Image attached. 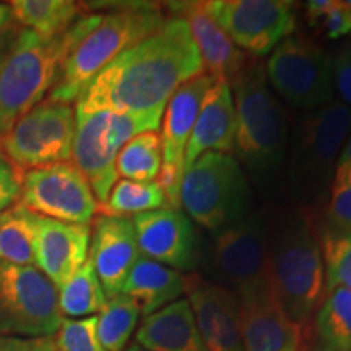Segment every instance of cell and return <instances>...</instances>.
I'll return each instance as SVG.
<instances>
[{"mask_svg":"<svg viewBox=\"0 0 351 351\" xmlns=\"http://www.w3.org/2000/svg\"><path fill=\"white\" fill-rule=\"evenodd\" d=\"M215 78L202 73L179 88L166 104L163 112V132H161V166L158 184L163 189L168 207L181 210V182L184 171V156L194 129L199 111L207 91L212 88Z\"/></svg>","mask_w":351,"mask_h":351,"instance_id":"9a60e30c","label":"cell"},{"mask_svg":"<svg viewBox=\"0 0 351 351\" xmlns=\"http://www.w3.org/2000/svg\"><path fill=\"white\" fill-rule=\"evenodd\" d=\"M168 207L166 195L156 181L135 182L129 179H121L114 184L109 192L106 204L99 207V215L106 217H127L153 212Z\"/></svg>","mask_w":351,"mask_h":351,"instance_id":"f546056e","label":"cell"},{"mask_svg":"<svg viewBox=\"0 0 351 351\" xmlns=\"http://www.w3.org/2000/svg\"><path fill=\"white\" fill-rule=\"evenodd\" d=\"M204 5L236 46L256 57L270 54L296 28V3L288 0H212Z\"/></svg>","mask_w":351,"mask_h":351,"instance_id":"4fadbf2b","label":"cell"},{"mask_svg":"<svg viewBox=\"0 0 351 351\" xmlns=\"http://www.w3.org/2000/svg\"><path fill=\"white\" fill-rule=\"evenodd\" d=\"M135 339L148 351H207L186 298L147 315Z\"/></svg>","mask_w":351,"mask_h":351,"instance_id":"603a6c76","label":"cell"},{"mask_svg":"<svg viewBox=\"0 0 351 351\" xmlns=\"http://www.w3.org/2000/svg\"><path fill=\"white\" fill-rule=\"evenodd\" d=\"M90 243V258L104 295L108 300L121 295L127 275L142 256L132 218L99 215Z\"/></svg>","mask_w":351,"mask_h":351,"instance_id":"d6986e66","label":"cell"},{"mask_svg":"<svg viewBox=\"0 0 351 351\" xmlns=\"http://www.w3.org/2000/svg\"><path fill=\"white\" fill-rule=\"evenodd\" d=\"M39 215L16 205L0 215V262L34 267V239Z\"/></svg>","mask_w":351,"mask_h":351,"instance_id":"484cf974","label":"cell"},{"mask_svg":"<svg viewBox=\"0 0 351 351\" xmlns=\"http://www.w3.org/2000/svg\"><path fill=\"white\" fill-rule=\"evenodd\" d=\"M54 337L57 351H106L96 333V315L62 320Z\"/></svg>","mask_w":351,"mask_h":351,"instance_id":"d6a6232c","label":"cell"},{"mask_svg":"<svg viewBox=\"0 0 351 351\" xmlns=\"http://www.w3.org/2000/svg\"><path fill=\"white\" fill-rule=\"evenodd\" d=\"M326 295L335 288L351 289V230L332 231L324 228L320 234Z\"/></svg>","mask_w":351,"mask_h":351,"instance_id":"1f68e13d","label":"cell"},{"mask_svg":"<svg viewBox=\"0 0 351 351\" xmlns=\"http://www.w3.org/2000/svg\"><path fill=\"white\" fill-rule=\"evenodd\" d=\"M90 225H72L39 217L34 267L59 289L88 258Z\"/></svg>","mask_w":351,"mask_h":351,"instance_id":"ffe728a7","label":"cell"},{"mask_svg":"<svg viewBox=\"0 0 351 351\" xmlns=\"http://www.w3.org/2000/svg\"><path fill=\"white\" fill-rule=\"evenodd\" d=\"M169 8L178 12L179 19L187 23L204 64V73L231 85V82L249 64V56L215 23L205 10L204 2L169 3Z\"/></svg>","mask_w":351,"mask_h":351,"instance_id":"44dd1931","label":"cell"},{"mask_svg":"<svg viewBox=\"0 0 351 351\" xmlns=\"http://www.w3.org/2000/svg\"><path fill=\"white\" fill-rule=\"evenodd\" d=\"M267 80L295 108L313 111L333 101L332 59L301 36H288L271 52Z\"/></svg>","mask_w":351,"mask_h":351,"instance_id":"7c38bea8","label":"cell"},{"mask_svg":"<svg viewBox=\"0 0 351 351\" xmlns=\"http://www.w3.org/2000/svg\"><path fill=\"white\" fill-rule=\"evenodd\" d=\"M125 351H148V350H145L143 346H140L138 343H134V345H130Z\"/></svg>","mask_w":351,"mask_h":351,"instance_id":"ee69618b","label":"cell"},{"mask_svg":"<svg viewBox=\"0 0 351 351\" xmlns=\"http://www.w3.org/2000/svg\"><path fill=\"white\" fill-rule=\"evenodd\" d=\"M238 300L244 351H302L307 327L285 313L274 289Z\"/></svg>","mask_w":351,"mask_h":351,"instance_id":"ac0fdd59","label":"cell"},{"mask_svg":"<svg viewBox=\"0 0 351 351\" xmlns=\"http://www.w3.org/2000/svg\"><path fill=\"white\" fill-rule=\"evenodd\" d=\"M163 166L161 137L158 132H143L129 140L116 160L117 176L135 182H153Z\"/></svg>","mask_w":351,"mask_h":351,"instance_id":"f1b7e54d","label":"cell"},{"mask_svg":"<svg viewBox=\"0 0 351 351\" xmlns=\"http://www.w3.org/2000/svg\"><path fill=\"white\" fill-rule=\"evenodd\" d=\"M270 276L275 298L289 317L307 327L326 298L320 238L306 208L283 215L270 230Z\"/></svg>","mask_w":351,"mask_h":351,"instance_id":"277c9868","label":"cell"},{"mask_svg":"<svg viewBox=\"0 0 351 351\" xmlns=\"http://www.w3.org/2000/svg\"><path fill=\"white\" fill-rule=\"evenodd\" d=\"M57 298L60 313L69 317H90L103 309L108 298L90 257L70 276V280L57 289Z\"/></svg>","mask_w":351,"mask_h":351,"instance_id":"83f0119b","label":"cell"},{"mask_svg":"<svg viewBox=\"0 0 351 351\" xmlns=\"http://www.w3.org/2000/svg\"><path fill=\"white\" fill-rule=\"evenodd\" d=\"M351 132V108L341 101L306 111L289 142L288 184L300 199L317 200L332 186L337 161Z\"/></svg>","mask_w":351,"mask_h":351,"instance_id":"8992f818","label":"cell"},{"mask_svg":"<svg viewBox=\"0 0 351 351\" xmlns=\"http://www.w3.org/2000/svg\"><path fill=\"white\" fill-rule=\"evenodd\" d=\"M330 187L332 189H351V161L337 165Z\"/></svg>","mask_w":351,"mask_h":351,"instance_id":"ab89813d","label":"cell"},{"mask_svg":"<svg viewBox=\"0 0 351 351\" xmlns=\"http://www.w3.org/2000/svg\"><path fill=\"white\" fill-rule=\"evenodd\" d=\"M204 73L200 54L179 16L101 70L75 101V112L163 114L176 91Z\"/></svg>","mask_w":351,"mask_h":351,"instance_id":"6da1fadb","label":"cell"},{"mask_svg":"<svg viewBox=\"0 0 351 351\" xmlns=\"http://www.w3.org/2000/svg\"><path fill=\"white\" fill-rule=\"evenodd\" d=\"M137 302L127 295L109 298L96 315V333L106 351H124L140 317Z\"/></svg>","mask_w":351,"mask_h":351,"instance_id":"4dcf8cb0","label":"cell"},{"mask_svg":"<svg viewBox=\"0 0 351 351\" xmlns=\"http://www.w3.org/2000/svg\"><path fill=\"white\" fill-rule=\"evenodd\" d=\"M236 112L230 83L215 80L207 91L189 138L184 166L186 169L204 153L218 152L231 155L234 150Z\"/></svg>","mask_w":351,"mask_h":351,"instance_id":"7402d4cb","label":"cell"},{"mask_svg":"<svg viewBox=\"0 0 351 351\" xmlns=\"http://www.w3.org/2000/svg\"><path fill=\"white\" fill-rule=\"evenodd\" d=\"M230 86L236 112L232 152L254 181L270 184L287 158L288 122L267 83L265 65L249 60Z\"/></svg>","mask_w":351,"mask_h":351,"instance_id":"3957f363","label":"cell"},{"mask_svg":"<svg viewBox=\"0 0 351 351\" xmlns=\"http://www.w3.org/2000/svg\"><path fill=\"white\" fill-rule=\"evenodd\" d=\"M21 178L3 158H0V213L20 200Z\"/></svg>","mask_w":351,"mask_h":351,"instance_id":"e575fe53","label":"cell"},{"mask_svg":"<svg viewBox=\"0 0 351 351\" xmlns=\"http://www.w3.org/2000/svg\"><path fill=\"white\" fill-rule=\"evenodd\" d=\"M302 351H332V350L327 348L326 345L320 343L319 340H315V341H309V343H306Z\"/></svg>","mask_w":351,"mask_h":351,"instance_id":"7bdbcfd3","label":"cell"},{"mask_svg":"<svg viewBox=\"0 0 351 351\" xmlns=\"http://www.w3.org/2000/svg\"><path fill=\"white\" fill-rule=\"evenodd\" d=\"M12 20V8L5 3H0V29Z\"/></svg>","mask_w":351,"mask_h":351,"instance_id":"b9f144b4","label":"cell"},{"mask_svg":"<svg viewBox=\"0 0 351 351\" xmlns=\"http://www.w3.org/2000/svg\"><path fill=\"white\" fill-rule=\"evenodd\" d=\"M140 254L176 271L199 269L202 243L191 218L181 210L165 207L132 218Z\"/></svg>","mask_w":351,"mask_h":351,"instance_id":"2e32d148","label":"cell"},{"mask_svg":"<svg viewBox=\"0 0 351 351\" xmlns=\"http://www.w3.org/2000/svg\"><path fill=\"white\" fill-rule=\"evenodd\" d=\"M345 5H346V8H348V10L351 12V0H346V2H345Z\"/></svg>","mask_w":351,"mask_h":351,"instance_id":"f6af8a7d","label":"cell"},{"mask_svg":"<svg viewBox=\"0 0 351 351\" xmlns=\"http://www.w3.org/2000/svg\"><path fill=\"white\" fill-rule=\"evenodd\" d=\"M333 86L337 88L343 104L351 108V47H346L332 60Z\"/></svg>","mask_w":351,"mask_h":351,"instance_id":"d590c367","label":"cell"},{"mask_svg":"<svg viewBox=\"0 0 351 351\" xmlns=\"http://www.w3.org/2000/svg\"><path fill=\"white\" fill-rule=\"evenodd\" d=\"M184 291L186 275L143 256L132 267L122 287V295L137 302L143 317L181 300Z\"/></svg>","mask_w":351,"mask_h":351,"instance_id":"cb8c5ba5","label":"cell"},{"mask_svg":"<svg viewBox=\"0 0 351 351\" xmlns=\"http://www.w3.org/2000/svg\"><path fill=\"white\" fill-rule=\"evenodd\" d=\"M327 230H351V189H332L327 207Z\"/></svg>","mask_w":351,"mask_h":351,"instance_id":"836d02e7","label":"cell"},{"mask_svg":"<svg viewBox=\"0 0 351 351\" xmlns=\"http://www.w3.org/2000/svg\"><path fill=\"white\" fill-rule=\"evenodd\" d=\"M317 340L332 351H351V289L328 291L315 311Z\"/></svg>","mask_w":351,"mask_h":351,"instance_id":"4316f807","label":"cell"},{"mask_svg":"<svg viewBox=\"0 0 351 351\" xmlns=\"http://www.w3.org/2000/svg\"><path fill=\"white\" fill-rule=\"evenodd\" d=\"M320 26L330 39L341 38L351 33V12L346 8L345 2H337L335 0L326 19L320 21Z\"/></svg>","mask_w":351,"mask_h":351,"instance_id":"8d00e7d4","label":"cell"},{"mask_svg":"<svg viewBox=\"0 0 351 351\" xmlns=\"http://www.w3.org/2000/svg\"><path fill=\"white\" fill-rule=\"evenodd\" d=\"M186 293L207 351H244L238 296L195 274L186 275Z\"/></svg>","mask_w":351,"mask_h":351,"instance_id":"e0dca14e","label":"cell"},{"mask_svg":"<svg viewBox=\"0 0 351 351\" xmlns=\"http://www.w3.org/2000/svg\"><path fill=\"white\" fill-rule=\"evenodd\" d=\"M101 16H80L52 39L23 29L0 54V142L21 116L43 103L69 52Z\"/></svg>","mask_w":351,"mask_h":351,"instance_id":"7a4b0ae2","label":"cell"},{"mask_svg":"<svg viewBox=\"0 0 351 351\" xmlns=\"http://www.w3.org/2000/svg\"><path fill=\"white\" fill-rule=\"evenodd\" d=\"M19 205L39 217L72 225H90L99 212L93 189L73 163L44 166L25 173Z\"/></svg>","mask_w":351,"mask_h":351,"instance_id":"5bb4252c","label":"cell"},{"mask_svg":"<svg viewBox=\"0 0 351 351\" xmlns=\"http://www.w3.org/2000/svg\"><path fill=\"white\" fill-rule=\"evenodd\" d=\"M77 132L75 109L44 99L21 116L0 142V158L23 179L25 173L72 160Z\"/></svg>","mask_w":351,"mask_h":351,"instance_id":"30bf717a","label":"cell"},{"mask_svg":"<svg viewBox=\"0 0 351 351\" xmlns=\"http://www.w3.org/2000/svg\"><path fill=\"white\" fill-rule=\"evenodd\" d=\"M208 282L230 289L238 298L270 291V226L262 213H249L241 221L217 232L200 254Z\"/></svg>","mask_w":351,"mask_h":351,"instance_id":"52a82bcc","label":"cell"},{"mask_svg":"<svg viewBox=\"0 0 351 351\" xmlns=\"http://www.w3.org/2000/svg\"><path fill=\"white\" fill-rule=\"evenodd\" d=\"M12 16L25 29L52 39L67 32L80 13V3L72 0H15Z\"/></svg>","mask_w":351,"mask_h":351,"instance_id":"d4e9b609","label":"cell"},{"mask_svg":"<svg viewBox=\"0 0 351 351\" xmlns=\"http://www.w3.org/2000/svg\"><path fill=\"white\" fill-rule=\"evenodd\" d=\"M62 320L51 280L36 267L0 262V337H51Z\"/></svg>","mask_w":351,"mask_h":351,"instance_id":"8fae6325","label":"cell"},{"mask_svg":"<svg viewBox=\"0 0 351 351\" xmlns=\"http://www.w3.org/2000/svg\"><path fill=\"white\" fill-rule=\"evenodd\" d=\"M181 208L210 232L234 225L251 213V189L232 155L204 153L184 171Z\"/></svg>","mask_w":351,"mask_h":351,"instance_id":"ba28073f","label":"cell"},{"mask_svg":"<svg viewBox=\"0 0 351 351\" xmlns=\"http://www.w3.org/2000/svg\"><path fill=\"white\" fill-rule=\"evenodd\" d=\"M165 23L163 8L158 3H121L112 13L101 16L69 52L47 99L67 104L77 101L101 70Z\"/></svg>","mask_w":351,"mask_h":351,"instance_id":"5b68a950","label":"cell"},{"mask_svg":"<svg viewBox=\"0 0 351 351\" xmlns=\"http://www.w3.org/2000/svg\"><path fill=\"white\" fill-rule=\"evenodd\" d=\"M335 3V0H311L306 7V19L311 26L320 25V21L326 19V15L330 12V8Z\"/></svg>","mask_w":351,"mask_h":351,"instance_id":"f35d334b","label":"cell"},{"mask_svg":"<svg viewBox=\"0 0 351 351\" xmlns=\"http://www.w3.org/2000/svg\"><path fill=\"white\" fill-rule=\"evenodd\" d=\"M77 132L72 160L93 189L99 207L117 182L116 160L122 147L143 132H156L163 114L117 111L75 112Z\"/></svg>","mask_w":351,"mask_h":351,"instance_id":"9c48e42d","label":"cell"},{"mask_svg":"<svg viewBox=\"0 0 351 351\" xmlns=\"http://www.w3.org/2000/svg\"><path fill=\"white\" fill-rule=\"evenodd\" d=\"M0 351H57L56 337H0Z\"/></svg>","mask_w":351,"mask_h":351,"instance_id":"74e56055","label":"cell"},{"mask_svg":"<svg viewBox=\"0 0 351 351\" xmlns=\"http://www.w3.org/2000/svg\"><path fill=\"white\" fill-rule=\"evenodd\" d=\"M346 161H351V132H350V135H348V140H346V143L343 145V148H341L337 165H339V163H346Z\"/></svg>","mask_w":351,"mask_h":351,"instance_id":"60d3db41","label":"cell"}]
</instances>
